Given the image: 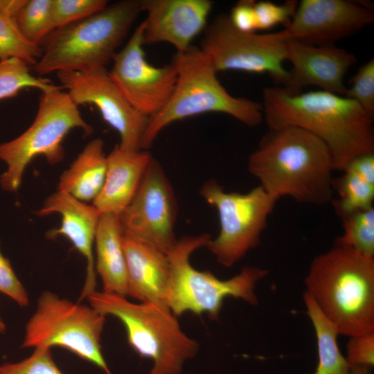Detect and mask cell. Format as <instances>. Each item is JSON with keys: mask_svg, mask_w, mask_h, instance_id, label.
I'll use <instances>...</instances> for the list:
<instances>
[{"mask_svg": "<svg viewBox=\"0 0 374 374\" xmlns=\"http://www.w3.org/2000/svg\"><path fill=\"white\" fill-rule=\"evenodd\" d=\"M262 105L269 129L294 126L320 139L335 170L342 172L358 155L374 152L373 118L346 96L323 90L292 93L275 86L264 89Z\"/></svg>", "mask_w": 374, "mask_h": 374, "instance_id": "cell-1", "label": "cell"}, {"mask_svg": "<svg viewBox=\"0 0 374 374\" xmlns=\"http://www.w3.org/2000/svg\"><path fill=\"white\" fill-rule=\"evenodd\" d=\"M247 168L277 200L288 196L314 206L332 200L335 169L331 152L320 139L302 128L269 129L249 155Z\"/></svg>", "mask_w": 374, "mask_h": 374, "instance_id": "cell-2", "label": "cell"}, {"mask_svg": "<svg viewBox=\"0 0 374 374\" xmlns=\"http://www.w3.org/2000/svg\"><path fill=\"white\" fill-rule=\"evenodd\" d=\"M305 285L339 335L374 332V258L335 244L313 259Z\"/></svg>", "mask_w": 374, "mask_h": 374, "instance_id": "cell-3", "label": "cell"}, {"mask_svg": "<svg viewBox=\"0 0 374 374\" xmlns=\"http://www.w3.org/2000/svg\"><path fill=\"white\" fill-rule=\"evenodd\" d=\"M139 0H121L78 21L55 28L42 42L33 66L39 77L53 72H84L112 62L139 14Z\"/></svg>", "mask_w": 374, "mask_h": 374, "instance_id": "cell-4", "label": "cell"}, {"mask_svg": "<svg viewBox=\"0 0 374 374\" xmlns=\"http://www.w3.org/2000/svg\"><path fill=\"white\" fill-rule=\"evenodd\" d=\"M172 62L177 72L175 89L163 108L148 118L141 150L150 148L169 125L196 115L222 113L249 127L262 122V104L231 95L220 82L217 72L199 47L192 45L182 53H176Z\"/></svg>", "mask_w": 374, "mask_h": 374, "instance_id": "cell-5", "label": "cell"}, {"mask_svg": "<svg viewBox=\"0 0 374 374\" xmlns=\"http://www.w3.org/2000/svg\"><path fill=\"white\" fill-rule=\"evenodd\" d=\"M86 299L99 313L123 324L131 348L152 362L148 374H181L185 363L197 354L198 342L181 330L167 306L135 303L125 296L97 290Z\"/></svg>", "mask_w": 374, "mask_h": 374, "instance_id": "cell-6", "label": "cell"}, {"mask_svg": "<svg viewBox=\"0 0 374 374\" xmlns=\"http://www.w3.org/2000/svg\"><path fill=\"white\" fill-rule=\"evenodd\" d=\"M211 238L207 233L181 238L168 253L170 280L167 305L176 317L191 312L205 314L211 320H218L227 297L253 305L258 304L255 289L268 270L244 267L234 276L222 280L211 271L198 270L191 265L190 256L206 247Z\"/></svg>", "mask_w": 374, "mask_h": 374, "instance_id": "cell-7", "label": "cell"}, {"mask_svg": "<svg viewBox=\"0 0 374 374\" xmlns=\"http://www.w3.org/2000/svg\"><path fill=\"white\" fill-rule=\"evenodd\" d=\"M75 128L82 129L85 135L93 132L78 106L61 87L54 85L42 91L30 127L14 139L0 144V160L7 166L0 175L1 187L6 191H17L25 169L37 156H44L51 164L60 162L64 155L62 142Z\"/></svg>", "mask_w": 374, "mask_h": 374, "instance_id": "cell-8", "label": "cell"}, {"mask_svg": "<svg viewBox=\"0 0 374 374\" xmlns=\"http://www.w3.org/2000/svg\"><path fill=\"white\" fill-rule=\"evenodd\" d=\"M105 323V317L91 306L45 291L26 324L21 347L60 346L92 363L105 374H112L100 345Z\"/></svg>", "mask_w": 374, "mask_h": 374, "instance_id": "cell-9", "label": "cell"}, {"mask_svg": "<svg viewBox=\"0 0 374 374\" xmlns=\"http://www.w3.org/2000/svg\"><path fill=\"white\" fill-rule=\"evenodd\" d=\"M199 194L215 208L219 219V233L206 247L220 265L231 267L260 244L278 200L260 186L246 193L226 192L213 179L204 184Z\"/></svg>", "mask_w": 374, "mask_h": 374, "instance_id": "cell-10", "label": "cell"}, {"mask_svg": "<svg viewBox=\"0 0 374 374\" xmlns=\"http://www.w3.org/2000/svg\"><path fill=\"white\" fill-rule=\"evenodd\" d=\"M286 42L276 33L240 31L227 14H220L206 27L199 48L217 72L267 73L280 87L287 88L290 73L283 67Z\"/></svg>", "mask_w": 374, "mask_h": 374, "instance_id": "cell-11", "label": "cell"}, {"mask_svg": "<svg viewBox=\"0 0 374 374\" xmlns=\"http://www.w3.org/2000/svg\"><path fill=\"white\" fill-rule=\"evenodd\" d=\"M177 202L161 164L150 162L132 200L118 215L124 234L169 253L177 242L175 234Z\"/></svg>", "mask_w": 374, "mask_h": 374, "instance_id": "cell-12", "label": "cell"}, {"mask_svg": "<svg viewBox=\"0 0 374 374\" xmlns=\"http://www.w3.org/2000/svg\"><path fill=\"white\" fill-rule=\"evenodd\" d=\"M143 21L112 58L109 73L130 104L150 118L166 105L175 89L177 72L172 62L154 66L145 58Z\"/></svg>", "mask_w": 374, "mask_h": 374, "instance_id": "cell-13", "label": "cell"}, {"mask_svg": "<svg viewBox=\"0 0 374 374\" xmlns=\"http://www.w3.org/2000/svg\"><path fill=\"white\" fill-rule=\"evenodd\" d=\"M57 78L78 106L97 107L103 120L119 134L121 147L140 150L148 118L127 100L111 78L107 68L84 72L60 71Z\"/></svg>", "mask_w": 374, "mask_h": 374, "instance_id": "cell-14", "label": "cell"}, {"mask_svg": "<svg viewBox=\"0 0 374 374\" xmlns=\"http://www.w3.org/2000/svg\"><path fill=\"white\" fill-rule=\"evenodd\" d=\"M374 21L370 8L348 0H302L277 36L312 45H330L361 30Z\"/></svg>", "mask_w": 374, "mask_h": 374, "instance_id": "cell-15", "label": "cell"}, {"mask_svg": "<svg viewBox=\"0 0 374 374\" xmlns=\"http://www.w3.org/2000/svg\"><path fill=\"white\" fill-rule=\"evenodd\" d=\"M145 44L166 42L182 53L207 26L210 0H140Z\"/></svg>", "mask_w": 374, "mask_h": 374, "instance_id": "cell-16", "label": "cell"}, {"mask_svg": "<svg viewBox=\"0 0 374 374\" xmlns=\"http://www.w3.org/2000/svg\"><path fill=\"white\" fill-rule=\"evenodd\" d=\"M286 60L291 62L290 80L287 88L299 93L302 88L316 86L321 90L344 96V78L357 62L355 55L334 44L312 45L286 40Z\"/></svg>", "mask_w": 374, "mask_h": 374, "instance_id": "cell-17", "label": "cell"}, {"mask_svg": "<svg viewBox=\"0 0 374 374\" xmlns=\"http://www.w3.org/2000/svg\"><path fill=\"white\" fill-rule=\"evenodd\" d=\"M58 213L62 217L60 228L51 230L48 236L66 238L87 261L86 280L81 293L82 300L96 290V274L93 247L100 212L93 205L81 202L71 195L57 190L48 197L42 208L36 212L40 216Z\"/></svg>", "mask_w": 374, "mask_h": 374, "instance_id": "cell-18", "label": "cell"}, {"mask_svg": "<svg viewBox=\"0 0 374 374\" xmlns=\"http://www.w3.org/2000/svg\"><path fill=\"white\" fill-rule=\"evenodd\" d=\"M127 271V294L141 303L168 306L170 280L168 254L124 234L122 239Z\"/></svg>", "mask_w": 374, "mask_h": 374, "instance_id": "cell-19", "label": "cell"}, {"mask_svg": "<svg viewBox=\"0 0 374 374\" xmlns=\"http://www.w3.org/2000/svg\"><path fill=\"white\" fill-rule=\"evenodd\" d=\"M152 158L147 151L116 145L107 155L104 185L93 206L100 213L120 215L134 197Z\"/></svg>", "mask_w": 374, "mask_h": 374, "instance_id": "cell-20", "label": "cell"}, {"mask_svg": "<svg viewBox=\"0 0 374 374\" xmlns=\"http://www.w3.org/2000/svg\"><path fill=\"white\" fill-rule=\"evenodd\" d=\"M123 235L118 215L100 214L94 241L96 272L102 281L103 292L126 296L127 271Z\"/></svg>", "mask_w": 374, "mask_h": 374, "instance_id": "cell-21", "label": "cell"}, {"mask_svg": "<svg viewBox=\"0 0 374 374\" xmlns=\"http://www.w3.org/2000/svg\"><path fill=\"white\" fill-rule=\"evenodd\" d=\"M106 172L104 142L96 138L87 144L70 168L61 175L58 190L83 202L93 201L103 188Z\"/></svg>", "mask_w": 374, "mask_h": 374, "instance_id": "cell-22", "label": "cell"}, {"mask_svg": "<svg viewBox=\"0 0 374 374\" xmlns=\"http://www.w3.org/2000/svg\"><path fill=\"white\" fill-rule=\"evenodd\" d=\"M303 300L317 342L319 361L312 374H350L352 366L339 350L337 343L339 333L335 327L305 292Z\"/></svg>", "mask_w": 374, "mask_h": 374, "instance_id": "cell-23", "label": "cell"}, {"mask_svg": "<svg viewBox=\"0 0 374 374\" xmlns=\"http://www.w3.org/2000/svg\"><path fill=\"white\" fill-rule=\"evenodd\" d=\"M342 172L341 176L332 179L333 191L339 196L331 201L337 214L340 217L373 207L374 185L350 170Z\"/></svg>", "mask_w": 374, "mask_h": 374, "instance_id": "cell-24", "label": "cell"}, {"mask_svg": "<svg viewBox=\"0 0 374 374\" xmlns=\"http://www.w3.org/2000/svg\"><path fill=\"white\" fill-rule=\"evenodd\" d=\"M339 217L343 233L337 238L335 244L348 247L366 256L374 258V206Z\"/></svg>", "mask_w": 374, "mask_h": 374, "instance_id": "cell-25", "label": "cell"}, {"mask_svg": "<svg viewBox=\"0 0 374 374\" xmlns=\"http://www.w3.org/2000/svg\"><path fill=\"white\" fill-rule=\"evenodd\" d=\"M53 0H26L14 19L24 37L40 45L55 30L52 14Z\"/></svg>", "mask_w": 374, "mask_h": 374, "instance_id": "cell-26", "label": "cell"}, {"mask_svg": "<svg viewBox=\"0 0 374 374\" xmlns=\"http://www.w3.org/2000/svg\"><path fill=\"white\" fill-rule=\"evenodd\" d=\"M42 53L40 45L24 37L14 17L0 13V62L15 58L33 66Z\"/></svg>", "mask_w": 374, "mask_h": 374, "instance_id": "cell-27", "label": "cell"}, {"mask_svg": "<svg viewBox=\"0 0 374 374\" xmlns=\"http://www.w3.org/2000/svg\"><path fill=\"white\" fill-rule=\"evenodd\" d=\"M28 66L15 58L0 62V100L15 97L25 88L42 91L55 85L49 79L32 75Z\"/></svg>", "mask_w": 374, "mask_h": 374, "instance_id": "cell-28", "label": "cell"}, {"mask_svg": "<svg viewBox=\"0 0 374 374\" xmlns=\"http://www.w3.org/2000/svg\"><path fill=\"white\" fill-rule=\"evenodd\" d=\"M108 4L107 0H53L55 29L91 16Z\"/></svg>", "mask_w": 374, "mask_h": 374, "instance_id": "cell-29", "label": "cell"}, {"mask_svg": "<svg viewBox=\"0 0 374 374\" xmlns=\"http://www.w3.org/2000/svg\"><path fill=\"white\" fill-rule=\"evenodd\" d=\"M344 96L355 100L374 118V59L363 64L350 80Z\"/></svg>", "mask_w": 374, "mask_h": 374, "instance_id": "cell-30", "label": "cell"}, {"mask_svg": "<svg viewBox=\"0 0 374 374\" xmlns=\"http://www.w3.org/2000/svg\"><path fill=\"white\" fill-rule=\"evenodd\" d=\"M298 2L289 0L281 4L269 1H254L253 10L256 30L270 29L283 24L284 28L290 23Z\"/></svg>", "mask_w": 374, "mask_h": 374, "instance_id": "cell-31", "label": "cell"}, {"mask_svg": "<svg viewBox=\"0 0 374 374\" xmlns=\"http://www.w3.org/2000/svg\"><path fill=\"white\" fill-rule=\"evenodd\" d=\"M0 374H64L55 364L51 349L35 348L28 357L0 365Z\"/></svg>", "mask_w": 374, "mask_h": 374, "instance_id": "cell-32", "label": "cell"}, {"mask_svg": "<svg viewBox=\"0 0 374 374\" xmlns=\"http://www.w3.org/2000/svg\"><path fill=\"white\" fill-rule=\"evenodd\" d=\"M0 292L9 296L20 306L29 303L28 294L15 274L10 260L0 250Z\"/></svg>", "mask_w": 374, "mask_h": 374, "instance_id": "cell-33", "label": "cell"}, {"mask_svg": "<svg viewBox=\"0 0 374 374\" xmlns=\"http://www.w3.org/2000/svg\"><path fill=\"white\" fill-rule=\"evenodd\" d=\"M346 359L352 366H373L374 364V332L350 337L347 344Z\"/></svg>", "mask_w": 374, "mask_h": 374, "instance_id": "cell-34", "label": "cell"}, {"mask_svg": "<svg viewBox=\"0 0 374 374\" xmlns=\"http://www.w3.org/2000/svg\"><path fill=\"white\" fill-rule=\"evenodd\" d=\"M254 1L242 0L231 10L229 15L231 24L238 30L244 33H256Z\"/></svg>", "mask_w": 374, "mask_h": 374, "instance_id": "cell-35", "label": "cell"}, {"mask_svg": "<svg viewBox=\"0 0 374 374\" xmlns=\"http://www.w3.org/2000/svg\"><path fill=\"white\" fill-rule=\"evenodd\" d=\"M350 170L374 185V152L358 155L350 160L344 170Z\"/></svg>", "mask_w": 374, "mask_h": 374, "instance_id": "cell-36", "label": "cell"}, {"mask_svg": "<svg viewBox=\"0 0 374 374\" xmlns=\"http://www.w3.org/2000/svg\"><path fill=\"white\" fill-rule=\"evenodd\" d=\"M26 0H0V13L15 17Z\"/></svg>", "mask_w": 374, "mask_h": 374, "instance_id": "cell-37", "label": "cell"}, {"mask_svg": "<svg viewBox=\"0 0 374 374\" xmlns=\"http://www.w3.org/2000/svg\"><path fill=\"white\" fill-rule=\"evenodd\" d=\"M371 368L365 366H353L350 374H371Z\"/></svg>", "mask_w": 374, "mask_h": 374, "instance_id": "cell-38", "label": "cell"}, {"mask_svg": "<svg viewBox=\"0 0 374 374\" xmlns=\"http://www.w3.org/2000/svg\"><path fill=\"white\" fill-rule=\"evenodd\" d=\"M6 330V324L0 317V332H4Z\"/></svg>", "mask_w": 374, "mask_h": 374, "instance_id": "cell-39", "label": "cell"}]
</instances>
